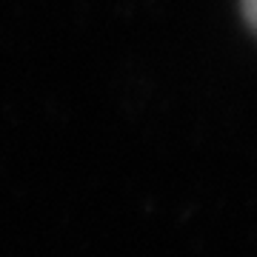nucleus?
<instances>
[{
	"mask_svg": "<svg viewBox=\"0 0 257 257\" xmlns=\"http://www.w3.org/2000/svg\"><path fill=\"white\" fill-rule=\"evenodd\" d=\"M243 12H246L248 23L257 29V0H243Z\"/></svg>",
	"mask_w": 257,
	"mask_h": 257,
	"instance_id": "f257e3e1",
	"label": "nucleus"
}]
</instances>
